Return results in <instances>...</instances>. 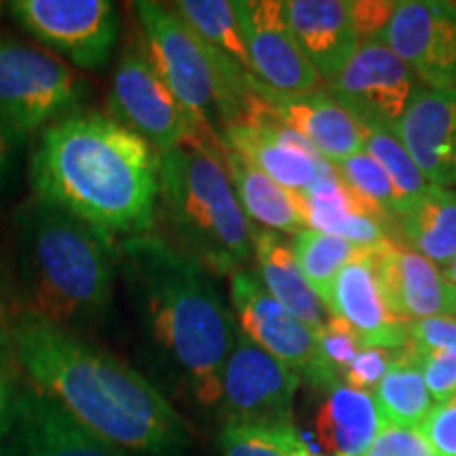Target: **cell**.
<instances>
[{
    "mask_svg": "<svg viewBox=\"0 0 456 456\" xmlns=\"http://www.w3.org/2000/svg\"><path fill=\"white\" fill-rule=\"evenodd\" d=\"M15 359L32 389L55 402L91 436L131 456H184L191 433L146 376L78 334L17 317Z\"/></svg>",
    "mask_w": 456,
    "mask_h": 456,
    "instance_id": "cell-1",
    "label": "cell"
},
{
    "mask_svg": "<svg viewBox=\"0 0 456 456\" xmlns=\"http://www.w3.org/2000/svg\"><path fill=\"white\" fill-rule=\"evenodd\" d=\"M159 152L112 117L72 112L43 131L30 157L34 197L112 239L152 235Z\"/></svg>",
    "mask_w": 456,
    "mask_h": 456,
    "instance_id": "cell-2",
    "label": "cell"
},
{
    "mask_svg": "<svg viewBox=\"0 0 456 456\" xmlns=\"http://www.w3.org/2000/svg\"><path fill=\"white\" fill-rule=\"evenodd\" d=\"M118 271L151 351L195 402L220 406L239 334L208 271L159 235L118 241Z\"/></svg>",
    "mask_w": 456,
    "mask_h": 456,
    "instance_id": "cell-3",
    "label": "cell"
},
{
    "mask_svg": "<svg viewBox=\"0 0 456 456\" xmlns=\"http://www.w3.org/2000/svg\"><path fill=\"white\" fill-rule=\"evenodd\" d=\"M118 243L66 209L30 199L13 220V285L20 317L77 334L108 315Z\"/></svg>",
    "mask_w": 456,
    "mask_h": 456,
    "instance_id": "cell-4",
    "label": "cell"
},
{
    "mask_svg": "<svg viewBox=\"0 0 456 456\" xmlns=\"http://www.w3.org/2000/svg\"><path fill=\"white\" fill-rule=\"evenodd\" d=\"M157 220L169 243L214 275H232L254 256V224L243 214L222 157V138L212 129L171 151L159 152Z\"/></svg>",
    "mask_w": 456,
    "mask_h": 456,
    "instance_id": "cell-5",
    "label": "cell"
},
{
    "mask_svg": "<svg viewBox=\"0 0 456 456\" xmlns=\"http://www.w3.org/2000/svg\"><path fill=\"white\" fill-rule=\"evenodd\" d=\"M134 9L152 66L197 125L222 134L254 112L260 95L252 74L208 47L167 4L142 0Z\"/></svg>",
    "mask_w": 456,
    "mask_h": 456,
    "instance_id": "cell-6",
    "label": "cell"
},
{
    "mask_svg": "<svg viewBox=\"0 0 456 456\" xmlns=\"http://www.w3.org/2000/svg\"><path fill=\"white\" fill-rule=\"evenodd\" d=\"M89 85L41 45L0 32V125L26 140L81 104Z\"/></svg>",
    "mask_w": 456,
    "mask_h": 456,
    "instance_id": "cell-7",
    "label": "cell"
},
{
    "mask_svg": "<svg viewBox=\"0 0 456 456\" xmlns=\"http://www.w3.org/2000/svg\"><path fill=\"white\" fill-rule=\"evenodd\" d=\"M108 108L114 121L144 138L157 152L171 151L205 129L174 98L138 38L125 45L118 57Z\"/></svg>",
    "mask_w": 456,
    "mask_h": 456,
    "instance_id": "cell-8",
    "label": "cell"
},
{
    "mask_svg": "<svg viewBox=\"0 0 456 456\" xmlns=\"http://www.w3.org/2000/svg\"><path fill=\"white\" fill-rule=\"evenodd\" d=\"M7 7L21 30L77 68L98 70L110 61L118 38L110 0H15Z\"/></svg>",
    "mask_w": 456,
    "mask_h": 456,
    "instance_id": "cell-9",
    "label": "cell"
},
{
    "mask_svg": "<svg viewBox=\"0 0 456 456\" xmlns=\"http://www.w3.org/2000/svg\"><path fill=\"white\" fill-rule=\"evenodd\" d=\"M231 277V302L235 306L239 334L249 338L256 346L266 351L285 368L305 379L317 389L330 391L336 383L319 359L317 332L300 319L289 315L254 271L241 269Z\"/></svg>",
    "mask_w": 456,
    "mask_h": 456,
    "instance_id": "cell-10",
    "label": "cell"
},
{
    "mask_svg": "<svg viewBox=\"0 0 456 456\" xmlns=\"http://www.w3.org/2000/svg\"><path fill=\"white\" fill-rule=\"evenodd\" d=\"M300 376L243 334L226 359L220 408L224 425L288 427Z\"/></svg>",
    "mask_w": 456,
    "mask_h": 456,
    "instance_id": "cell-11",
    "label": "cell"
},
{
    "mask_svg": "<svg viewBox=\"0 0 456 456\" xmlns=\"http://www.w3.org/2000/svg\"><path fill=\"white\" fill-rule=\"evenodd\" d=\"M328 87L363 129L395 131L416 85L414 72L380 38H368Z\"/></svg>",
    "mask_w": 456,
    "mask_h": 456,
    "instance_id": "cell-12",
    "label": "cell"
},
{
    "mask_svg": "<svg viewBox=\"0 0 456 456\" xmlns=\"http://www.w3.org/2000/svg\"><path fill=\"white\" fill-rule=\"evenodd\" d=\"M239 21L252 77L279 98H305L319 91V74L296 43L283 0H241Z\"/></svg>",
    "mask_w": 456,
    "mask_h": 456,
    "instance_id": "cell-13",
    "label": "cell"
},
{
    "mask_svg": "<svg viewBox=\"0 0 456 456\" xmlns=\"http://www.w3.org/2000/svg\"><path fill=\"white\" fill-rule=\"evenodd\" d=\"M380 41L427 87L456 89V3L402 0Z\"/></svg>",
    "mask_w": 456,
    "mask_h": 456,
    "instance_id": "cell-14",
    "label": "cell"
},
{
    "mask_svg": "<svg viewBox=\"0 0 456 456\" xmlns=\"http://www.w3.org/2000/svg\"><path fill=\"white\" fill-rule=\"evenodd\" d=\"M220 138L231 151L292 192H305L328 165L298 131L279 121L262 95L254 112L245 121L222 129Z\"/></svg>",
    "mask_w": 456,
    "mask_h": 456,
    "instance_id": "cell-15",
    "label": "cell"
},
{
    "mask_svg": "<svg viewBox=\"0 0 456 456\" xmlns=\"http://www.w3.org/2000/svg\"><path fill=\"white\" fill-rule=\"evenodd\" d=\"M374 266L380 292L395 317L456 319V288L425 256L387 239L374 248Z\"/></svg>",
    "mask_w": 456,
    "mask_h": 456,
    "instance_id": "cell-16",
    "label": "cell"
},
{
    "mask_svg": "<svg viewBox=\"0 0 456 456\" xmlns=\"http://www.w3.org/2000/svg\"><path fill=\"white\" fill-rule=\"evenodd\" d=\"M393 134L431 186H456V89L416 87Z\"/></svg>",
    "mask_w": 456,
    "mask_h": 456,
    "instance_id": "cell-17",
    "label": "cell"
},
{
    "mask_svg": "<svg viewBox=\"0 0 456 456\" xmlns=\"http://www.w3.org/2000/svg\"><path fill=\"white\" fill-rule=\"evenodd\" d=\"M326 309L330 315L345 319L363 346L397 349L410 340V322L393 315L380 292L374 249L349 262L338 273L328 294Z\"/></svg>",
    "mask_w": 456,
    "mask_h": 456,
    "instance_id": "cell-18",
    "label": "cell"
},
{
    "mask_svg": "<svg viewBox=\"0 0 456 456\" xmlns=\"http://www.w3.org/2000/svg\"><path fill=\"white\" fill-rule=\"evenodd\" d=\"M11 436L21 456H131L91 436L32 387L15 395Z\"/></svg>",
    "mask_w": 456,
    "mask_h": 456,
    "instance_id": "cell-19",
    "label": "cell"
},
{
    "mask_svg": "<svg viewBox=\"0 0 456 456\" xmlns=\"http://www.w3.org/2000/svg\"><path fill=\"white\" fill-rule=\"evenodd\" d=\"M283 11L302 53L330 85L362 45L349 0H283Z\"/></svg>",
    "mask_w": 456,
    "mask_h": 456,
    "instance_id": "cell-20",
    "label": "cell"
},
{
    "mask_svg": "<svg viewBox=\"0 0 456 456\" xmlns=\"http://www.w3.org/2000/svg\"><path fill=\"white\" fill-rule=\"evenodd\" d=\"M256 91L266 100L279 121L305 138L328 163L338 165L357 152L366 151V129L342 108L330 94L305 95V98H279L256 81Z\"/></svg>",
    "mask_w": 456,
    "mask_h": 456,
    "instance_id": "cell-21",
    "label": "cell"
},
{
    "mask_svg": "<svg viewBox=\"0 0 456 456\" xmlns=\"http://www.w3.org/2000/svg\"><path fill=\"white\" fill-rule=\"evenodd\" d=\"M254 258L258 279L265 289L283 306L289 315L300 319L311 330L319 332L326 326L330 311L322 298L313 292L296 265L292 248L279 232L254 226Z\"/></svg>",
    "mask_w": 456,
    "mask_h": 456,
    "instance_id": "cell-22",
    "label": "cell"
},
{
    "mask_svg": "<svg viewBox=\"0 0 456 456\" xmlns=\"http://www.w3.org/2000/svg\"><path fill=\"white\" fill-rule=\"evenodd\" d=\"M372 393L336 385L315 416L319 446L326 456H363L383 429Z\"/></svg>",
    "mask_w": 456,
    "mask_h": 456,
    "instance_id": "cell-23",
    "label": "cell"
},
{
    "mask_svg": "<svg viewBox=\"0 0 456 456\" xmlns=\"http://www.w3.org/2000/svg\"><path fill=\"white\" fill-rule=\"evenodd\" d=\"M222 157H224L228 178L235 188L237 201L256 228L273 232H294V235L306 231L296 192L279 186L248 159L231 151L224 142H222Z\"/></svg>",
    "mask_w": 456,
    "mask_h": 456,
    "instance_id": "cell-24",
    "label": "cell"
},
{
    "mask_svg": "<svg viewBox=\"0 0 456 456\" xmlns=\"http://www.w3.org/2000/svg\"><path fill=\"white\" fill-rule=\"evenodd\" d=\"M410 249L446 269L456 258V188L431 186L397 216Z\"/></svg>",
    "mask_w": 456,
    "mask_h": 456,
    "instance_id": "cell-25",
    "label": "cell"
},
{
    "mask_svg": "<svg viewBox=\"0 0 456 456\" xmlns=\"http://www.w3.org/2000/svg\"><path fill=\"white\" fill-rule=\"evenodd\" d=\"M372 397L385 425L419 429L427 419L436 402L427 389L419 353L412 342H406L402 355L376 387Z\"/></svg>",
    "mask_w": 456,
    "mask_h": 456,
    "instance_id": "cell-26",
    "label": "cell"
},
{
    "mask_svg": "<svg viewBox=\"0 0 456 456\" xmlns=\"http://www.w3.org/2000/svg\"><path fill=\"white\" fill-rule=\"evenodd\" d=\"M171 9L201 41L252 74L248 47L239 21L237 3L231 0H178Z\"/></svg>",
    "mask_w": 456,
    "mask_h": 456,
    "instance_id": "cell-27",
    "label": "cell"
},
{
    "mask_svg": "<svg viewBox=\"0 0 456 456\" xmlns=\"http://www.w3.org/2000/svg\"><path fill=\"white\" fill-rule=\"evenodd\" d=\"M370 249L357 248L345 239L317 231H302L294 237L292 254L309 288L326 305L334 279L353 260L362 258Z\"/></svg>",
    "mask_w": 456,
    "mask_h": 456,
    "instance_id": "cell-28",
    "label": "cell"
},
{
    "mask_svg": "<svg viewBox=\"0 0 456 456\" xmlns=\"http://www.w3.org/2000/svg\"><path fill=\"white\" fill-rule=\"evenodd\" d=\"M366 152L370 157H374L380 163V167L387 171L391 184L395 186L397 195L402 199L403 209L410 203H414L416 199L423 197L431 188L423 171L416 167L406 146L399 142L393 131L366 129Z\"/></svg>",
    "mask_w": 456,
    "mask_h": 456,
    "instance_id": "cell-29",
    "label": "cell"
},
{
    "mask_svg": "<svg viewBox=\"0 0 456 456\" xmlns=\"http://www.w3.org/2000/svg\"><path fill=\"white\" fill-rule=\"evenodd\" d=\"M298 195V192H296ZM300 214L305 220V226L309 231L326 232V235L345 239L357 248L374 249L380 243H385L387 232L385 224L379 220L366 218V216L345 212V209L332 208V205H323L315 201H306L298 195Z\"/></svg>",
    "mask_w": 456,
    "mask_h": 456,
    "instance_id": "cell-30",
    "label": "cell"
},
{
    "mask_svg": "<svg viewBox=\"0 0 456 456\" xmlns=\"http://www.w3.org/2000/svg\"><path fill=\"white\" fill-rule=\"evenodd\" d=\"M334 169L338 171L340 178L357 195H362L366 201L376 205L391 222L397 220V216L403 209V203L397 195L395 186L391 184L387 171L380 167V163L374 157H370L366 151L357 152V155L334 165Z\"/></svg>",
    "mask_w": 456,
    "mask_h": 456,
    "instance_id": "cell-31",
    "label": "cell"
},
{
    "mask_svg": "<svg viewBox=\"0 0 456 456\" xmlns=\"http://www.w3.org/2000/svg\"><path fill=\"white\" fill-rule=\"evenodd\" d=\"M288 427L224 425L218 437L220 456H292Z\"/></svg>",
    "mask_w": 456,
    "mask_h": 456,
    "instance_id": "cell-32",
    "label": "cell"
},
{
    "mask_svg": "<svg viewBox=\"0 0 456 456\" xmlns=\"http://www.w3.org/2000/svg\"><path fill=\"white\" fill-rule=\"evenodd\" d=\"M319 359H322L326 372L332 376L336 383H342L346 368L362 351V340L345 319L330 315L326 326L317 332Z\"/></svg>",
    "mask_w": 456,
    "mask_h": 456,
    "instance_id": "cell-33",
    "label": "cell"
},
{
    "mask_svg": "<svg viewBox=\"0 0 456 456\" xmlns=\"http://www.w3.org/2000/svg\"><path fill=\"white\" fill-rule=\"evenodd\" d=\"M406 346V345H403ZM403 346L397 349H387V346H362L351 366L342 376V385L353 387V389L372 393L379 387L385 374L389 372L393 363L402 355Z\"/></svg>",
    "mask_w": 456,
    "mask_h": 456,
    "instance_id": "cell-34",
    "label": "cell"
},
{
    "mask_svg": "<svg viewBox=\"0 0 456 456\" xmlns=\"http://www.w3.org/2000/svg\"><path fill=\"white\" fill-rule=\"evenodd\" d=\"M419 431L437 456H456V393L431 408Z\"/></svg>",
    "mask_w": 456,
    "mask_h": 456,
    "instance_id": "cell-35",
    "label": "cell"
},
{
    "mask_svg": "<svg viewBox=\"0 0 456 456\" xmlns=\"http://www.w3.org/2000/svg\"><path fill=\"white\" fill-rule=\"evenodd\" d=\"M363 456H437L419 429L383 425Z\"/></svg>",
    "mask_w": 456,
    "mask_h": 456,
    "instance_id": "cell-36",
    "label": "cell"
},
{
    "mask_svg": "<svg viewBox=\"0 0 456 456\" xmlns=\"http://www.w3.org/2000/svg\"><path fill=\"white\" fill-rule=\"evenodd\" d=\"M416 353H419L420 368H423L427 389H429L433 402L437 403L456 393V353L419 349Z\"/></svg>",
    "mask_w": 456,
    "mask_h": 456,
    "instance_id": "cell-37",
    "label": "cell"
},
{
    "mask_svg": "<svg viewBox=\"0 0 456 456\" xmlns=\"http://www.w3.org/2000/svg\"><path fill=\"white\" fill-rule=\"evenodd\" d=\"M410 342L419 351L456 353V319L429 317L410 322Z\"/></svg>",
    "mask_w": 456,
    "mask_h": 456,
    "instance_id": "cell-38",
    "label": "cell"
},
{
    "mask_svg": "<svg viewBox=\"0 0 456 456\" xmlns=\"http://www.w3.org/2000/svg\"><path fill=\"white\" fill-rule=\"evenodd\" d=\"M349 4L359 38L368 41V38H380V34L391 21L397 3L393 0H349Z\"/></svg>",
    "mask_w": 456,
    "mask_h": 456,
    "instance_id": "cell-39",
    "label": "cell"
},
{
    "mask_svg": "<svg viewBox=\"0 0 456 456\" xmlns=\"http://www.w3.org/2000/svg\"><path fill=\"white\" fill-rule=\"evenodd\" d=\"M20 317V306L15 300V285H13V271H9L4 262L3 248H0V330L9 334L11 323Z\"/></svg>",
    "mask_w": 456,
    "mask_h": 456,
    "instance_id": "cell-40",
    "label": "cell"
},
{
    "mask_svg": "<svg viewBox=\"0 0 456 456\" xmlns=\"http://www.w3.org/2000/svg\"><path fill=\"white\" fill-rule=\"evenodd\" d=\"M15 389L13 380L4 362L0 359V440L7 437L13 427V406H15Z\"/></svg>",
    "mask_w": 456,
    "mask_h": 456,
    "instance_id": "cell-41",
    "label": "cell"
},
{
    "mask_svg": "<svg viewBox=\"0 0 456 456\" xmlns=\"http://www.w3.org/2000/svg\"><path fill=\"white\" fill-rule=\"evenodd\" d=\"M21 144H24V140H20L0 125V191L7 188L11 175H13Z\"/></svg>",
    "mask_w": 456,
    "mask_h": 456,
    "instance_id": "cell-42",
    "label": "cell"
},
{
    "mask_svg": "<svg viewBox=\"0 0 456 456\" xmlns=\"http://www.w3.org/2000/svg\"><path fill=\"white\" fill-rule=\"evenodd\" d=\"M289 450H292V456H326V454H319L315 448L306 442V437H302L298 429L289 431Z\"/></svg>",
    "mask_w": 456,
    "mask_h": 456,
    "instance_id": "cell-43",
    "label": "cell"
},
{
    "mask_svg": "<svg viewBox=\"0 0 456 456\" xmlns=\"http://www.w3.org/2000/svg\"><path fill=\"white\" fill-rule=\"evenodd\" d=\"M0 456H21L20 448H17V444L11 433L7 437H3V440H0Z\"/></svg>",
    "mask_w": 456,
    "mask_h": 456,
    "instance_id": "cell-44",
    "label": "cell"
},
{
    "mask_svg": "<svg viewBox=\"0 0 456 456\" xmlns=\"http://www.w3.org/2000/svg\"><path fill=\"white\" fill-rule=\"evenodd\" d=\"M444 277H446L448 281L452 283L454 288H456V258H454L452 262H450V265L446 266V269H444Z\"/></svg>",
    "mask_w": 456,
    "mask_h": 456,
    "instance_id": "cell-45",
    "label": "cell"
},
{
    "mask_svg": "<svg viewBox=\"0 0 456 456\" xmlns=\"http://www.w3.org/2000/svg\"><path fill=\"white\" fill-rule=\"evenodd\" d=\"M7 332H4V330H0V345H4V342H7Z\"/></svg>",
    "mask_w": 456,
    "mask_h": 456,
    "instance_id": "cell-46",
    "label": "cell"
},
{
    "mask_svg": "<svg viewBox=\"0 0 456 456\" xmlns=\"http://www.w3.org/2000/svg\"><path fill=\"white\" fill-rule=\"evenodd\" d=\"M0 11H3V3H0Z\"/></svg>",
    "mask_w": 456,
    "mask_h": 456,
    "instance_id": "cell-47",
    "label": "cell"
}]
</instances>
